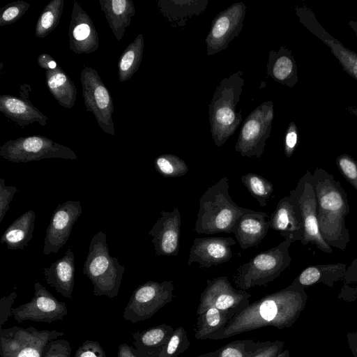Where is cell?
Wrapping results in <instances>:
<instances>
[{"label": "cell", "instance_id": "obj_1", "mask_svg": "<svg viewBox=\"0 0 357 357\" xmlns=\"http://www.w3.org/2000/svg\"><path fill=\"white\" fill-rule=\"evenodd\" d=\"M307 301L305 289L291 282L287 287L250 303L211 340H223L267 326L279 330L289 328L297 321Z\"/></svg>", "mask_w": 357, "mask_h": 357}, {"label": "cell", "instance_id": "obj_2", "mask_svg": "<svg viewBox=\"0 0 357 357\" xmlns=\"http://www.w3.org/2000/svg\"><path fill=\"white\" fill-rule=\"evenodd\" d=\"M310 181L314 188L320 233L331 246L344 251L350 242L345 218L350 208L347 192L340 181L322 168H316Z\"/></svg>", "mask_w": 357, "mask_h": 357}, {"label": "cell", "instance_id": "obj_3", "mask_svg": "<svg viewBox=\"0 0 357 357\" xmlns=\"http://www.w3.org/2000/svg\"><path fill=\"white\" fill-rule=\"evenodd\" d=\"M229 178L224 176L203 193L195 222L197 233H233L238 218L253 211L237 205L229 195Z\"/></svg>", "mask_w": 357, "mask_h": 357}, {"label": "cell", "instance_id": "obj_4", "mask_svg": "<svg viewBox=\"0 0 357 357\" xmlns=\"http://www.w3.org/2000/svg\"><path fill=\"white\" fill-rule=\"evenodd\" d=\"M244 85L243 72L238 70L223 78L208 105L210 130L215 144L220 147L235 132L242 121L238 103Z\"/></svg>", "mask_w": 357, "mask_h": 357}, {"label": "cell", "instance_id": "obj_5", "mask_svg": "<svg viewBox=\"0 0 357 357\" xmlns=\"http://www.w3.org/2000/svg\"><path fill=\"white\" fill-rule=\"evenodd\" d=\"M82 271L93 284L94 296H117L125 268L109 255L104 231H99L92 237Z\"/></svg>", "mask_w": 357, "mask_h": 357}, {"label": "cell", "instance_id": "obj_6", "mask_svg": "<svg viewBox=\"0 0 357 357\" xmlns=\"http://www.w3.org/2000/svg\"><path fill=\"white\" fill-rule=\"evenodd\" d=\"M292 243L291 239L284 238L277 246L259 253L240 266L234 277L236 287L245 291L274 281L291 264L289 249Z\"/></svg>", "mask_w": 357, "mask_h": 357}, {"label": "cell", "instance_id": "obj_7", "mask_svg": "<svg viewBox=\"0 0 357 357\" xmlns=\"http://www.w3.org/2000/svg\"><path fill=\"white\" fill-rule=\"evenodd\" d=\"M63 335L56 330L40 331L32 326L1 327V357H43L47 344Z\"/></svg>", "mask_w": 357, "mask_h": 357}, {"label": "cell", "instance_id": "obj_8", "mask_svg": "<svg viewBox=\"0 0 357 357\" xmlns=\"http://www.w3.org/2000/svg\"><path fill=\"white\" fill-rule=\"evenodd\" d=\"M274 116L273 103L271 100L257 106L245 119L235 145V151L243 157L259 159L271 137Z\"/></svg>", "mask_w": 357, "mask_h": 357}, {"label": "cell", "instance_id": "obj_9", "mask_svg": "<svg viewBox=\"0 0 357 357\" xmlns=\"http://www.w3.org/2000/svg\"><path fill=\"white\" fill-rule=\"evenodd\" d=\"M0 155L13 162H28L49 158L77 160V156L70 148L42 136L10 140L0 147Z\"/></svg>", "mask_w": 357, "mask_h": 357}, {"label": "cell", "instance_id": "obj_10", "mask_svg": "<svg viewBox=\"0 0 357 357\" xmlns=\"http://www.w3.org/2000/svg\"><path fill=\"white\" fill-rule=\"evenodd\" d=\"M172 281H147L132 292L124 308L125 320L136 324L151 318L173 299Z\"/></svg>", "mask_w": 357, "mask_h": 357}, {"label": "cell", "instance_id": "obj_11", "mask_svg": "<svg viewBox=\"0 0 357 357\" xmlns=\"http://www.w3.org/2000/svg\"><path fill=\"white\" fill-rule=\"evenodd\" d=\"M251 294L234 288L226 276L207 280L206 287L200 295L197 315L211 307L222 310L233 318L250 304Z\"/></svg>", "mask_w": 357, "mask_h": 357}, {"label": "cell", "instance_id": "obj_12", "mask_svg": "<svg viewBox=\"0 0 357 357\" xmlns=\"http://www.w3.org/2000/svg\"><path fill=\"white\" fill-rule=\"evenodd\" d=\"M245 12V3L238 2L229 6L213 19L204 40L208 56L227 49L229 43L239 35L243 29Z\"/></svg>", "mask_w": 357, "mask_h": 357}, {"label": "cell", "instance_id": "obj_13", "mask_svg": "<svg viewBox=\"0 0 357 357\" xmlns=\"http://www.w3.org/2000/svg\"><path fill=\"white\" fill-rule=\"evenodd\" d=\"M83 96L87 110L93 113L99 126L106 132L114 135L112 117L114 107L109 91L97 72L85 68L81 75Z\"/></svg>", "mask_w": 357, "mask_h": 357}, {"label": "cell", "instance_id": "obj_14", "mask_svg": "<svg viewBox=\"0 0 357 357\" xmlns=\"http://www.w3.org/2000/svg\"><path fill=\"white\" fill-rule=\"evenodd\" d=\"M311 174L307 171L293 189L298 200L303 221L304 231L301 242L303 245L313 244L323 252L331 254L333 250L324 241L319 228L316 195L310 181Z\"/></svg>", "mask_w": 357, "mask_h": 357}, {"label": "cell", "instance_id": "obj_15", "mask_svg": "<svg viewBox=\"0 0 357 357\" xmlns=\"http://www.w3.org/2000/svg\"><path fill=\"white\" fill-rule=\"evenodd\" d=\"M68 313L65 303L59 301L40 282L34 284V294L28 303L12 309V316L18 323L30 320L51 324Z\"/></svg>", "mask_w": 357, "mask_h": 357}, {"label": "cell", "instance_id": "obj_16", "mask_svg": "<svg viewBox=\"0 0 357 357\" xmlns=\"http://www.w3.org/2000/svg\"><path fill=\"white\" fill-rule=\"evenodd\" d=\"M82 213L79 201L68 200L58 204L46 229L43 253L56 254L69 238L75 222Z\"/></svg>", "mask_w": 357, "mask_h": 357}, {"label": "cell", "instance_id": "obj_17", "mask_svg": "<svg viewBox=\"0 0 357 357\" xmlns=\"http://www.w3.org/2000/svg\"><path fill=\"white\" fill-rule=\"evenodd\" d=\"M295 13L300 22L328 47L346 73L357 81V53L348 49L332 36L320 24L309 8L305 6H296Z\"/></svg>", "mask_w": 357, "mask_h": 357}, {"label": "cell", "instance_id": "obj_18", "mask_svg": "<svg viewBox=\"0 0 357 357\" xmlns=\"http://www.w3.org/2000/svg\"><path fill=\"white\" fill-rule=\"evenodd\" d=\"M270 228L293 243L302 241L303 221L298 200L293 190L278 202L270 218Z\"/></svg>", "mask_w": 357, "mask_h": 357}, {"label": "cell", "instance_id": "obj_19", "mask_svg": "<svg viewBox=\"0 0 357 357\" xmlns=\"http://www.w3.org/2000/svg\"><path fill=\"white\" fill-rule=\"evenodd\" d=\"M181 215L178 208L161 211V216L149 231L157 255L176 256L179 249Z\"/></svg>", "mask_w": 357, "mask_h": 357}, {"label": "cell", "instance_id": "obj_20", "mask_svg": "<svg viewBox=\"0 0 357 357\" xmlns=\"http://www.w3.org/2000/svg\"><path fill=\"white\" fill-rule=\"evenodd\" d=\"M236 244L230 236L196 238L190 250L188 265L197 263L209 268L225 263L232 257L231 246Z\"/></svg>", "mask_w": 357, "mask_h": 357}, {"label": "cell", "instance_id": "obj_21", "mask_svg": "<svg viewBox=\"0 0 357 357\" xmlns=\"http://www.w3.org/2000/svg\"><path fill=\"white\" fill-rule=\"evenodd\" d=\"M270 228V219L266 213L252 211L241 215L233 230L241 248L258 245Z\"/></svg>", "mask_w": 357, "mask_h": 357}, {"label": "cell", "instance_id": "obj_22", "mask_svg": "<svg viewBox=\"0 0 357 357\" xmlns=\"http://www.w3.org/2000/svg\"><path fill=\"white\" fill-rule=\"evenodd\" d=\"M43 274L48 285L63 297L72 299L75 283V255L72 247L49 268H43Z\"/></svg>", "mask_w": 357, "mask_h": 357}, {"label": "cell", "instance_id": "obj_23", "mask_svg": "<svg viewBox=\"0 0 357 357\" xmlns=\"http://www.w3.org/2000/svg\"><path fill=\"white\" fill-rule=\"evenodd\" d=\"M174 328L161 324L132 333L133 352L137 357H159Z\"/></svg>", "mask_w": 357, "mask_h": 357}, {"label": "cell", "instance_id": "obj_24", "mask_svg": "<svg viewBox=\"0 0 357 357\" xmlns=\"http://www.w3.org/2000/svg\"><path fill=\"white\" fill-rule=\"evenodd\" d=\"M267 75L276 82L291 88L296 84L298 70L291 50L281 46L278 51L269 52Z\"/></svg>", "mask_w": 357, "mask_h": 357}, {"label": "cell", "instance_id": "obj_25", "mask_svg": "<svg viewBox=\"0 0 357 357\" xmlns=\"http://www.w3.org/2000/svg\"><path fill=\"white\" fill-rule=\"evenodd\" d=\"M346 271L347 264L343 263L312 265L303 270L292 283L304 289L319 282L331 287Z\"/></svg>", "mask_w": 357, "mask_h": 357}, {"label": "cell", "instance_id": "obj_26", "mask_svg": "<svg viewBox=\"0 0 357 357\" xmlns=\"http://www.w3.org/2000/svg\"><path fill=\"white\" fill-rule=\"evenodd\" d=\"M36 213L29 210L15 219L6 229L0 242L9 250H23L33 238L35 229Z\"/></svg>", "mask_w": 357, "mask_h": 357}, {"label": "cell", "instance_id": "obj_27", "mask_svg": "<svg viewBox=\"0 0 357 357\" xmlns=\"http://www.w3.org/2000/svg\"><path fill=\"white\" fill-rule=\"evenodd\" d=\"M0 109L9 119L22 126L33 122L46 124L47 117L33 106L17 98L2 96L0 98Z\"/></svg>", "mask_w": 357, "mask_h": 357}, {"label": "cell", "instance_id": "obj_28", "mask_svg": "<svg viewBox=\"0 0 357 357\" xmlns=\"http://www.w3.org/2000/svg\"><path fill=\"white\" fill-rule=\"evenodd\" d=\"M158 3L161 13L169 22L182 26L190 18L204 11L208 1H159Z\"/></svg>", "mask_w": 357, "mask_h": 357}, {"label": "cell", "instance_id": "obj_29", "mask_svg": "<svg viewBox=\"0 0 357 357\" xmlns=\"http://www.w3.org/2000/svg\"><path fill=\"white\" fill-rule=\"evenodd\" d=\"M194 328V337L197 340H212L221 332L232 319L226 312L211 307L203 313L197 315Z\"/></svg>", "mask_w": 357, "mask_h": 357}, {"label": "cell", "instance_id": "obj_30", "mask_svg": "<svg viewBox=\"0 0 357 357\" xmlns=\"http://www.w3.org/2000/svg\"><path fill=\"white\" fill-rule=\"evenodd\" d=\"M102 9L118 40H121L124 29L129 25L131 17L135 14L132 1L126 0H112L101 1Z\"/></svg>", "mask_w": 357, "mask_h": 357}, {"label": "cell", "instance_id": "obj_31", "mask_svg": "<svg viewBox=\"0 0 357 357\" xmlns=\"http://www.w3.org/2000/svg\"><path fill=\"white\" fill-rule=\"evenodd\" d=\"M55 69L47 70L46 73L49 89L61 105L71 108L76 98L73 82L63 73Z\"/></svg>", "mask_w": 357, "mask_h": 357}, {"label": "cell", "instance_id": "obj_32", "mask_svg": "<svg viewBox=\"0 0 357 357\" xmlns=\"http://www.w3.org/2000/svg\"><path fill=\"white\" fill-rule=\"evenodd\" d=\"M268 342L251 339L234 340L215 351L192 357H250Z\"/></svg>", "mask_w": 357, "mask_h": 357}, {"label": "cell", "instance_id": "obj_33", "mask_svg": "<svg viewBox=\"0 0 357 357\" xmlns=\"http://www.w3.org/2000/svg\"><path fill=\"white\" fill-rule=\"evenodd\" d=\"M144 38L139 34L122 54L119 63V79L123 82L130 78L137 71L142 58Z\"/></svg>", "mask_w": 357, "mask_h": 357}, {"label": "cell", "instance_id": "obj_34", "mask_svg": "<svg viewBox=\"0 0 357 357\" xmlns=\"http://www.w3.org/2000/svg\"><path fill=\"white\" fill-rule=\"evenodd\" d=\"M241 179L250 195L261 207H264L273 192V184L262 176L255 173L243 175Z\"/></svg>", "mask_w": 357, "mask_h": 357}, {"label": "cell", "instance_id": "obj_35", "mask_svg": "<svg viewBox=\"0 0 357 357\" xmlns=\"http://www.w3.org/2000/svg\"><path fill=\"white\" fill-rule=\"evenodd\" d=\"M155 170L166 178H176L184 176L188 172L185 162L174 154H162L154 160Z\"/></svg>", "mask_w": 357, "mask_h": 357}, {"label": "cell", "instance_id": "obj_36", "mask_svg": "<svg viewBox=\"0 0 357 357\" xmlns=\"http://www.w3.org/2000/svg\"><path fill=\"white\" fill-rule=\"evenodd\" d=\"M63 1H54L47 5L38 22L36 34L44 37L57 25L62 13Z\"/></svg>", "mask_w": 357, "mask_h": 357}, {"label": "cell", "instance_id": "obj_37", "mask_svg": "<svg viewBox=\"0 0 357 357\" xmlns=\"http://www.w3.org/2000/svg\"><path fill=\"white\" fill-rule=\"evenodd\" d=\"M190 345L187 332L182 326H178L174 328L159 357H178L187 351Z\"/></svg>", "mask_w": 357, "mask_h": 357}, {"label": "cell", "instance_id": "obj_38", "mask_svg": "<svg viewBox=\"0 0 357 357\" xmlns=\"http://www.w3.org/2000/svg\"><path fill=\"white\" fill-rule=\"evenodd\" d=\"M335 163L344 178L357 190V160L343 153L336 158Z\"/></svg>", "mask_w": 357, "mask_h": 357}, {"label": "cell", "instance_id": "obj_39", "mask_svg": "<svg viewBox=\"0 0 357 357\" xmlns=\"http://www.w3.org/2000/svg\"><path fill=\"white\" fill-rule=\"evenodd\" d=\"M72 347L66 340H54L50 342L43 357H70Z\"/></svg>", "mask_w": 357, "mask_h": 357}, {"label": "cell", "instance_id": "obj_40", "mask_svg": "<svg viewBox=\"0 0 357 357\" xmlns=\"http://www.w3.org/2000/svg\"><path fill=\"white\" fill-rule=\"evenodd\" d=\"M17 192L16 187L6 185L4 178H0V223L8 211L10 204Z\"/></svg>", "mask_w": 357, "mask_h": 357}, {"label": "cell", "instance_id": "obj_41", "mask_svg": "<svg viewBox=\"0 0 357 357\" xmlns=\"http://www.w3.org/2000/svg\"><path fill=\"white\" fill-rule=\"evenodd\" d=\"M74 357H107L100 343L94 340H86L76 350Z\"/></svg>", "mask_w": 357, "mask_h": 357}, {"label": "cell", "instance_id": "obj_42", "mask_svg": "<svg viewBox=\"0 0 357 357\" xmlns=\"http://www.w3.org/2000/svg\"><path fill=\"white\" fill-rule=\"evenodd\" d=\"M298 140V132L294 122H290L288 125L284 142V154L290 158L296 149Z\"/></svg>", "mask_w": 357, "mask_h": 357}, {"label": "cell", "instance_id": "obj_43", "mask_svg": "<svg viewBox=\"0 0 357 357\" xmlns=\"http://www.w3.org/2000/svg\"><path fill=\"white\" fill-rule=\"evenodd\" d=\"M284 342L281 340L271 341L250 357H276L283 351Z\"/></svg>", "mask_w": 357, "mask_h": 357}, {"label": "cell", "instance_id": "obj_44", "mask_svg": "<svg viewBox=\"0 0 357 357\" xmlns=\"http://www.w3.org/2000/svg\"><path fill=\"white\" fill-rule=\"evenodd\" d=\"M17 293L13 291L0 300V325L1 327L12 315V305L17 298Z\"/></svg>", "mask_w": 357, "mask_h": 357}, {"label": "cell", "instance_id": "obj_45", "mask_svg": "<svg viewBox=\"0 0 357 357\" xmlns=\"http://www.w3.org/2000/svg\"><path fill=\"white\" fill-rule=\"evenodd\" d=\"M91 33V26L87 23H80L75 26L73 30V38L78 41H82L88 38Z\"/></svg>", "mask_w": 357, "mask_h": 357}, {"label": "cell", "instance_id": "obj_46", "mask_svg": "<svg viewBox=\"0 0 357 357\" xmlns=\"http://www.w3.org/2000/svg\"><path fill=\"white\" fill-rule=\"evenodd\" d=\"M22 5H21L20 7L13 6L6 8L2 13L1 22H12L16 19L17 17H19L21 14H22V13L20 11V7L22 8Z\"/></svg>", "mask_w": 357, "mask_h": 357}, {"label": "cell", "instance_id": "obj_47", "mask_svg": "<svg viewBox=\"0 0 357 357\" xmlns=\"http://www.w3.org/2000/svg\"><path fill=\"white\" fill-rule=\"evenodd\" d=\"M347 340L349 348L354 357H357V333L349 332L347 333Z\"/></svg>", "mask_w": 357, "mask_h": 357}, {"label": "cell", "instance_id": "obj_48", "mask_svg": "<svg viewBox=\"0 0 357 357\" xmlns=\"http://www.w3.org/2000/svg\"><path fill=\"white\" fill-rule=\"evenodd\" d=\"M117 357H137L133 352L132 346L121 343L118 347Z\"/></svg>", "mask_w": 357, "mask_h": 357}, {"label": "cell", "instance_id": "obj_49", "mask_svg": "<svg viewBox=\"0 0 357 357\" xmlns=\"http://www.w3.org/2000/svg\"><path fill=\"white\" fill-rule=\"evenodd\" d=\"M349 24L357 36V21L351 20L349 22Z\"/></svg>", "mask_w": 357, "mask_h": 357}, {"label": "cell", "instance_id": "obj_50", "mask_svg": "<svg viewBox=\"0 0 357 357\" xmlns=\"http://www.w3.org/2000/svg\"><path fill=\"white\" fill-rule=\"evenodd\" d=\"M289 351L288 349L283 350L276 357H289Z\"/></svg>", "mask_w": 357, "mask_h": 357}, {"label": "cell", "instance_id": "obj_51", "mask_svg": "<svg viewBox=\"0 0 357 357\" xmlns=\"http://www.w3.org/2000/svg\"><path fill=\"white\" fill-rule=\"evenodd\" d=\"M56 66H57L56 63L53 60L50 61L47 63V67L50 69H55L56 68Z\"/></svg>", "mask_w": 357, "mask_h": 357}]
</instances>
